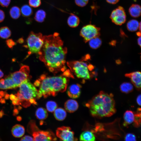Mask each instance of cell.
<instances>
[{"label":"cell","instance_id":"17","mask_svg":"<svg viewBox=\"0 0 141 141\" xmlns=\"http://www.w3.org/2000/svg\"><path fill=\"white\" fill-rule=\"evenodd\" d=\"M129 12L132 17L134 18L139 17L141 15L140 6L137 4H132L129 8Z\"/></svg>","mask_w":141,"mask_h":141},{"label":"cell","instance_id":"44","mask_svg":"<svg viewBox=\"0 0 141 141\" xmlns=\"http://www.w3.org/2000/svg\"><path fill=\"white\" fill-rule=\"evenodd\" d=\"M136 101L137 104L139 106L141 105V95L140 94L137 97Z\"/></svg>","mask_w":141,"mask_h":141},{"label":"cell","instance_id":"26","mask_svg":"<svg viewBox=\"0 0 141 141\" xmlns=\"http://www.w3.org/2000/svg\"><path fill=\"white\" fill-rule=\"evenodd\" d=\"M120 90L123 93H129L132 91L133 87L132 84L129 82L122 83L120 86Z\"/></svg>","mask_w":141,"mask_h":141},{"label":"cell","instance_id":"51","mask_svg":"<svg viewBox=\"0 0 141 141\" xmlns=\"http://www.w3.org/2000/svg\"><path fill=\"white\" fill-rule=\"evenodd\" d=\"M16 119L18 121H20L22 120V118L20 116H17L16 117Z\"/></svg>","mask_w":141,"mask_h":141},{"label":"cell","instance_id":"16","mask_svg":"<svg viewBox=\"0 0 141 141\" xmlns=\"http://www.w3.org/2000/svg\"><path fill=\"white\" fill-rule=\"evenodd\" d=\"M11 131L12 134L14 137L20 138L24 134L25 129L22 126L16 124L13 127Z\"/></svg>","mask_w":141,"mask_h":141},{"label":"cell","instance_id":"12","mask_svg":"<svg viewBox=\"0 0 141 141\" xmlns=\"http://www.w3.org/2000/svg\"><path fill=\"white\" fill-rule=\"evenodd\" d=\"M125 76L130 78L133 84L138 90L140 89L141 86V73L140 72L136 71L126 74Z\"/></svg>","mask_w":141,"mask_h":141},{"label":"cell","instance_id":"28","mask_svg":"<svg viewBox=\"0 0 141 141\" xmlns=\"http://www.w3.org/2000/svg\"><path fill=\"white\" fill-rule=\"evenodd\" d=\"M89 41L90 46L92 49H96L99 48L101 45L102 41L99 37L93 38Z\"/></svg>","mask_w":141,"mask_h":141},{"label":"cell","instance_id":"14","mask_svg":"<svg viewBox=\"0 0 141 141\" xmlns=\"http://www.w3.org/2000/svg\"><path fill=\"white\" fill-rule=\"evenodd\" d=\"M64 107L67 111L69 113H72L77 110L79 105L77 102L75 100L70 99L65 102Z\"/></svg>","mask_w":141,"mask_h":141},{"label":"cell","instance_id":"40","mask_svg":"<svg viewBox=\"0 0 141 141\" xmlns=\"http://www.w3.org/2000/svg\"><path fill=\"white\" fill-rule=\"evenodd\" d=\"M15 95L20 101H22L24 99L22 95L19 91L17 92V93L15 94Z\"/></svg>","mask_w":141,"mask_h":141},{"label":"cell","instance_id":"10","mask_svg":"<svg viewBox=\"0 0 141 141\" xmlns=\"http://www.w3.org/2000/svg\"><path fill=\"white\" fill-rule=\"evenodd\" d=\"M110 18L112 22L116 25H121L124 24L126 21V16L124 8L119 6L113 10Z\"/></svg>","mask_w":141,"mask_h":141},{"label":"cell","instance_id":"18","mask_svg":"<svg viewBox=\"0 0 141 141\" xmlns=\"http://www.w3.org/2000/svg\"><path fill=\"white\" fill-rule=\"evenodd\" d=\"M79 139L80 141H94L96 140V138L92 132L89 131H86L81 134Z\"/></svg>","mask_w":141,"mask_h":141},{"label":"cell","instance_id":"35","mask_svg":"<svg viewBox=\"0 0 141 141\" xmlns=\"http://www.w3.org/2000/svg\"><path fill=\"white\" fill-rule=\"evenodd\" d=\"M10 2L11 0H0V5L3 7H7Z\"/></svg>","mask_w":141,"mask_h":141},{"label":"cell","instance_id":"43","mask_svg":"<svg viewBox=\"0 0 141 141\" xmlns=\"http://www.w3.org/2000/svg\"><path fill=\"white\" fill-rule=\"evenodd\" d=\"M19 113L18 109L16 107H14L13 110V115L14 116H15L17 115Z\"/></svg>","mask_w":141,"mask_h":141},{"label":"cell","instance_id":"32","mask_svg":"<svg viewBox=\"0 0 141 141\" xmlns=\"http://www.w3.org/2000/svg\"><path fill=\"white\" fill-rule=\"evenodd\" d=\"M41 0H29V4L30 5L34 8H37L41 4Z\"/></svg>","mask_w":141,"mask_h":141},{"label":"cell","instance_id":"41","mask_svg":"<svg viewBox=\"0 0 141 141\" xmlns=\"http://www.w3.org/2000/svg\"><path fill=\"white\" fill-rule=\"evenodd\" d=\"M107 2L111 4H115L117 3L119 0H106Z\"/></svg>","mask_w":141,"mask_h":141},{"label":"cell","instance_id":"48","mask_svg":"<svg viewBox=\"0 0 141 141\" xmlns=\"http://www.w3.org/2000/svg\"><path fill=\"white\" fill-rule=\"evenodd\" d=\"M141 36H139L137 40L138 43L140 46H141Z\"/></svg>","mask_w":141,"mask_h":141},{"label":"cell","instance_id":"11","mask_svg":"<svg viewBox=\"0 0 141 141\" xmlns=\"http://www.w3.org/2000/svg\"><path fill=\"white\" fill-rule=\"evenodd\" d=\"M56 136L61 140L65 141L77 140L74 136V132L69 127L63 126L58 128L56 131Z\"/></svg>","mask_w":141,"mask_h":141},{"label":"cell","instance_id":"49","mask_svg":"<svg viewBox=\"0 0 141 141\" xmlns=\"http://www.w3.org/2000/svg\"><path fill=\"white\" fill-rule=\"evenodd\" d=\"M4 114V112L3 110L0 111V118H2Z\"/></svg>","mask_w":141,"mask_h":141},{"label":"cell","instance_id":"55","mask_svg":"<svg viewBox=\"0 0 141 141\" xmlns=\"http://www.w3.org/2000/svg\"><path fill=\"white\" fill-rule=\"evenodd\" d=\"M17 109H18L19 110H21L22 109V107L20 106H19L18 107Z\"/></svg>","mask_w":141,"mask_h":141},{"label":"cell","instance_id":"31","mask_svg":"<svg viewBox=\"0 0 141 141\" xmlns=\"http://www.w3.org/2000/svg\"><path fill=\"white\" fill-rule=\"evenodd\" d=\"M141 112L140 108L138 109L137 112L135 113V119L134 121V125L136 127L140 126V124Z\"/></svg>","mask_w":141,"mask_h":141},{"label":"cell","instance_id":"1","mask_svg":"<svg viewBox=\"0 0 141 141\" xmlns=\"http://www.w3.org/2000/svg\"><path fill=\"white\" fill-rule=\"evenodd\" d=\"M43 39L41 49L43 51L39 54L41 60L51 71L60 68L64 64L66 51L63 46L59 34L55 32L52 35L43 36Z\"/></svg>","mask_w":141,"mask_h":141},{"label":"cell","instance_id":"13","mask_svg":"<svg viewBox=\"0 0 141 141\" xmlns=\"http://www.w3.org/2000/svg\"><path fill=\"white\" fill-rule=\"evenodd\" d=\"M81 86L79 84H74L70 85L67 91L68 96L73 99L78 98L81 93Z\"/></svg>","mask_w":141,"mask_h":141},{"label":"cell","instance_id":"30","mask_svg":"<svg viewBox=\"0 0 141 141\" xmlns=\"http://www.w3.org/2000/svg\"><path fill=\"white\" fill-rule=\"evenodd\" d=\"M47 110L50 112H54L57 107V104L56 103L53 101H48L46 104Z\"/></svg>","mask_w":141,"mask_h":141},{"label":"cell","instance_id":"2","mask_svg":"<svg viewBox=\"0 0 141 141\" xmlns=\"http://www.w3.org/2000/svg\"><path fill=\"white\" fill-rule=\"evenodd\" d=\"M91 115L97 118L110 117L116 112L115 103L112 93L100 91L85 104Z\"/></svg>","mask_w":141,"mask_h":141},{"label":"cell","instance_id":"24","mask_svg":"<svg viewBox=\"0 0 141 141\" xmlns=\"http://www.w3.org/2000/svg\"><path fill=\"white\" fill-rule=\"evenodd\" d=\"M46 16V13L45 11L42 9H39L36 12L34 19L36 21L41 23L44 21Z\"/></svg>","mask_w":141,"mask_h":141},{"label":"cell","instance_id":"29","mask_svg":"<svg viewBox=\"0 0 141 141\" xmlns=\"http://www.w3.org/2000/svg\"><path fill=\"white\" fill-rule=\"evenodd\" d=\"M11 32L9 28L7 26H4L0 28V37L6 39L8 38L11 36Z\"/></svg>","mask_w":141,"mask_h":141},{"label":"cell","instance_id":"37","mask_svg":"<svg viewBox=\"0 0 141 141\" xmlns=\"http://www.w3.org/2000/svg\"><path fill=\"white\" fill-rule=\"evenodd\" d=\"M20 141H34L33 137L29 136H25L23 137Z\"/></svg>","mask_w":141,"mask_h":141},{"label":"cell","instance_id":"4","mask_svg":"<svg viewBox=\"0 0 141 141\" xmlns=\"http://www.w3.org/2000/svg\"><path fill=\"white\" fill-rule=\"evenodd\" d=\"M27 131L33 136L34 140L53 141L57 140L56 136L52 131L40 130L34 120H31L29 122L27 126Z\"/></svg>","mask_w":141,"mask_h":141},{"label":"cell","instance_id":"45","mask_svg":"<svg viewBox=\"0 0 141 141\" xmlns=\"http://www.w3.org/2000/svg\"><path fill=\"white\" fill-rule=\"evenodd\" d=\"M9 98L11 101L16 100L17 98V97L13 94H11L10 95Z\"/></svg>","mask_w":141,"mask_h":141},{"label":"cell","instance_id":"8","mask_svg":"<svg viewBox=\"0 0 141 141\" xmlns=\"http://www.w3.org/2000/svg\"><path fill=\"white\" fill-rule=\"evenodd\" d=\"M100 28L95 25L88 24L83 26L81 30L80 35L85 42L100 35Z\"/></svg>","mask_w":141,"mask_h":141},{"label":"cell","instance_id":"56","mask_svg":"<svg viewBox=\"0 0 141 141\" xmlns=\"http://www.w3.org/2000/svg\"><path fill=\"white\" fill-rule=\"evenodd\" d=\"M2 97L0 95V99Z\"/></svg>","mask_w":141,"mask_h":141},{"label":"cell","instance_id":"15","mask_svg":"<svg viewBox=\"0 0 141 141\" xmlns=\"http://www.w3.org/2000/svg\"><path fill=\"white\" fill-rule=\"evenodd\" d=\"M124 126H127L134 122L135 119V113L130 110L126 111L124 115Z\"/></svg>","mask_w":141,"mask_h":141},{"label":"cell","instance_id":"6","mask_svg":"<svg viewBox=\"0 0 141 141\" xmlns=\"http://www.w3.org/2000/svg\"><path fill=\"white\" fill-rule=\"evenodd\" d=\"M72 69L77 77L78 78L89 79L91 78L89 70L93 69V66H88L85 62L82 61L74 62L72 64Z\"/></svg>","mask_w":141,"mask_h":141},{"label":"cell","instance_id":"53","mask_svg":"<svg viewBox=\"0 0 141 141\" xmlns=\"http://www.w3.org/2000/svg\"><path fill=\"white\" fill-rule=\"evenodd\" d=\"M137 35L138 36H140L141 33L140 32H138L137 33Z\"/></svg>","mask_w":141,"mask_h":141},{"label":"cell","instance_id":"5","mask_svg":"<svg viewBox=\"0 0 141 141\" xmlns=\"http://www.w3.org/2000/svg\"><path fill=\"white\" fill-rule=\"evenodd\" d=\"M27 42L30 54H39L44 43L43 36L41 33H36L32 31L31 32Z\"/></svg>","mask_w":141,"mask_h":141},{"label":"cell","instance_id":"33","mask_svg":"<svg viewBox=\"0 0 141 141\" xmlns=\"http://www.w3.org/2000/svg\"><path fill=\"white\" fill-rule=\"evenodd\" d=\"M125 140L126 141H135L136 140V137L133 133H128L125 136Z\"/></svg>","mask_w":141,"mask_h":141},{"label":"cell","instance_id":"50","mask_svg":"<svg viewBox=\"0 0 141 141\" xmlns=\"http://www.w3.org/2000/svg\"><path fill=\"white\" fill-rule=\"evenodd\" d=\"M4 98L5 99H8L9 98L10 95L7 93L5 95Z\"/></svg>","mask_w":141,"mask_h":141},{"label":"cell","instance_id":"42","mask_svg":"<svg viewBox=\"0 0 141 141\" xmlns=\"http://www.w3.org/2000/svg\"><path fill=\"white\" fill-rule=\"evenodd\" d=\"M12 103L14 105H18L20 104V101L17 98L16 99L12 101Z\"/></svg>","mask_w":141,"mask_h":141},{"label":"cell","instance_id":"23","mask_svg":"<svg viewBox=\"0 0 141 141\" xmlns=\"http://www.w3.org/2000/svg\"><path fill=\"white\" fill-rule=\"evenodd\" d=\"M4 79V84L3 85L4 89H15L16 86L9 75Z\"/></svg>","mask_w":141,"mask_h":141},{"label":"cell","instance_id":"52","mask_svg":"<svg viewBox=\"0 0 141 141\" xmlns=\"http://www.w3.org/2000/svg\"><path fill=\"white\" fill-rule=\"evenodd\" d=\"M3 73L2 70L0 69V79L2 78L3 76Z\"/></svg>","mask_w":141,"mask_h":141},{"label":"cell","instance_id":"36","mask_svg":"<svg viewBox=\"0 0 141 141\" xmlns=\"http://www.w3.org/2000/svg\"><path fill=\"white\" fill-rule=\"evenodd\" d=\"M20 104L21 105L25 108H27L30 106L31 104L29 100L24 99L22 101H20Z\"/></svg>","mask_w":141,"mask_h":141},{"label":"cell","instance_id":"54","mask_svg":"<svg viewBox=\"0 0 141 141\" xmlns=\"http://www.w3.org/2000/svg\"><path fill=\"white\" fill-rule=\"evenodd\" d=\"M141 22H140L139 23V30L140 31H141Z\"/></svg>","mask_w":141,"mask_h":141},{"label":"cell","instance_id":"22","mask_svg":"<svg viewBox=\"0 0 141 141\" xmlns=\"http://www.w3.org/2000/svg\"><path fill=\"white\" fill-rule=\"evenodd\" d=\"M35 115L37 118L40 120H44L48 116V114L47 110L45 108L40 107L36 110Z\"/></svg>","mask_w":141,"mask_h":141},{"label":"cell","instance_id":"38","mask_svg":"<svg viewBox=\"0 0 141 141\" xmlns=\"http://www.w3.org/2000/svg\"><path fill=\"white\" fill-rule=\"evenodd\" d=\"M6 43L8 46L10 48L12 47L15 43L11 39H9L7 40Z\"/></svg>","mask_w":141,"mask_h":141},{"label":"cell","instance_id":"39","mask_svg":"<svg viewBox=\"0 0 141 141\" xmlns=\"http://www.w3.org/2000/svg\"><path fill=\"white\" fill-rule=\"evenodd\" d=\"M5 17L4 12L2 10L0 9V22L3 21Z\"/></svg>","mask_w":141,"mask_h":141},{"label":"cell","instance_id":"25","mask_svg":"<svg viewBox=\"0 0 141 141\" xmlns=\"http://www.w3.org/2000/svg\"><path fill=\"white\" fill-rule=\"evenodd\" d=\"M21 13L20 9L18 7L16 6L12 7L9 11L10 16L12 19H16L19 18Z\"/></svg>","mask_w":141,"mask_h":141},{"label":"cell","instance_id":"34","mask_svg":"<svg viewBox=\"0 0 141 141\" xmlns=\"http://www.w3.org/2000/svg\"><path fill=\"white\" fill-rule=\"evenodd\" d=\"M89 0H75L76 4L78 6L83 7L86 6Z\"/></svg>","mask_w":141,"mask_h":141},{"label":"cell","instance_id":"27","mask_svg":"<svg viewBox=\"0 0 141 141\" xmlns=\"http://www.w3.org/2000/svg\"><path fill=\"white\" fill-rule=\"evenodd\" d=\"M21 12L22 15L25 17H28L31 16L33 14L32 9L27 4L23 5L21 9Z\"/></svg>","mask_w":141,"mask_h":141},{"label":"cell","instance_id":"46","mask_svg":"<svg viewBox=\"0 0 141 141\" xmlns=\"http://www.w3.org/2000/svg\"><path fill=\"white\" fill-rule=\"evenodd\" d=\"M6 94H7V93L5 92H4L2 91H0V95L2 97H4L5 95Z\"/></svg>","mask_w":141,"mask_h":141},{"label":"cell","instance_id":"9","mask_svg":"<svg viewBox=\"0 0 141 141\" xmlns=\"http://www.w3.org/2000/svg\"><path fill=\"white\" fill-rule=\"evenodd\" d=\"M29 70L28 66H23L21 67L19 71L9 75L16 87H19L23 81L28 78Z\"/></svg>","mask_w":141,"mask_h":141},{"label":"cell","instance_id":"21","mask_svg":"<svg viewBox=\"0 0 141 141\" xmlns=\"http://www.w3.org/2000/svg\"><path fill=\"white\" fill-rule=\"evenodd\" d=\"M139 23L136 20H130L127 23L126 26L127 29L131 32L136 31L139 29Z\"/></svg>","mask_w":141,"mask_h":141},{"label":"cell","instance_id":"7","mask_svg":"<svg viewBox=\"0 0 141 141\" xmlns=\"http://www.w3.org/2000/svg\"><path fill=\"white\" fill-rule=\"evenodd\" d=\"M19 92L25 99H37L38 91L28 78L23 81L19 86Z\"/></svg>","mask_w":141,"mask_h":141},{"label":"cell","instance_id":"47","mask_svg":"<svg viewBox=\"0 0 141 141\" xmlns=\"http://www.w3.org/2000/svg\"><path fill=\"white\" fill-rule=\"evenodd\" d=\"M0 102L2 104H4L5 103V101L4 98H1L0 99Z\"/></svg>","mask_w":141,"mask_h":141},{"label":"cell","instance_id":"20","mask_svg":"<svg viewBox=\"0 0 141 141\" xmlns=\"http://www.w3.org/2000/svg\"><path fill=\"white\" fill-rule=\"evenodd\" d=\"M67 22L70 27H75L78 26L79 24V19L77 16L72 14L68 17Z\"/></svg>","mask_w":141,"mask_h":141},{"label":"cell","instance_id":"19","mask_svg":"<svg viewBox=\"0 0 141 141\" xmlns=\"http://www.w3.org/2000/svg\"><path fill=\"white\" fill-rule=\"evenodd\" d=\"M54 112V116L55 118L58 120L62 121L66 117V112L65 110L62 108H57Z\"/></svg>","mask_w":141,"mask_h":141},{"label":"cell","instance_id":"3","mask_svg":"<svg viewBox=\"0 0 141 141\" xmlns=\"http://www.w3.org/2000/svg\"><path fill=\"white\" fill-rule=\"evenodd\" d=\"M38 80L39 89L37 98L43 97L46 98L51 96H55L59 92H64L67 89L68 81L66 77L62 76L41 78Z\"/></svg>","mask_w":141,"mask_h":141}]
</instances>
